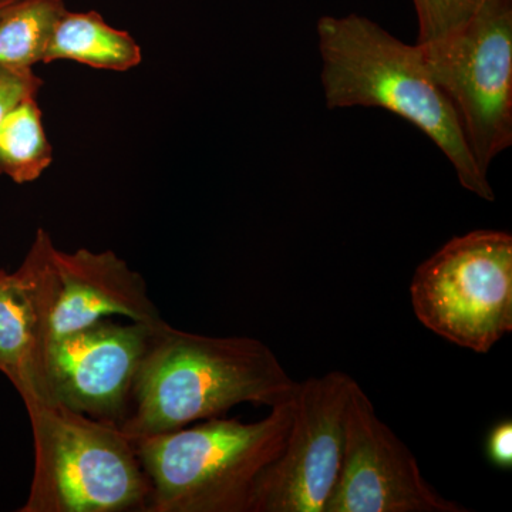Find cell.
<instances>
[{
    "mask_svg": "<svg viewBox=\"0 0 512 512\" xmlns=\"http://www.w3.org/2000/svg\"><path fill=\"white\" fill-rule=\"evenodd\" d=\"M299 382L264 342L200 335L164 322L154 328L123 429L131 439L225 416L239 404L274 409Z\"/></svg>",
    "mask_w": 512,
    "mask_h": 512,
    "instance_id": "obj_1",
    "label": "cell"
},
{
    "mask_svg": "<svg viewBox=\"0 0 512 512\" xmlns=\"http://www.w3.org/2000/svg\"><path fill=\"white\" fill-rule=\"evenodd\" d=\"M323 97L328 109L376 107L423 131L456 170L461 187L484 201L495 194L471 156L456 110L431 79L419 45H407L365 16L318 22Z\"/></svg>",
    "mask_w": 512,
    "mask_h": 512,
    "instance_id": "obj_2",
    "label": "cell"
},
{
    "mask_svg": "<svg viewBox=\"0 0 512 512\" xmlns=\"http://www.w3.org/2000/svg\"><path fill=\"white\" fill-rule=\"evenodd\" d=\"M293 400L265 419L197 421L136 440L150 484L147 512H249L259 477L284 450Z\"/></svg>",
    "mask_w": 512,
    "mask_h": 512,
    "instance_id": "obj_3",
    "label": "cell"
},
{
    "mask_svg": "<svg viewBox=\"0 0 512 512\" xmlns=\"http://www.w3.org/2000/svg\"><path fill=\"white\" fill-rule=\"evenodd\" d=\"M25 407L35 470L20 512H147L150 484L120 426L56 404Z\"/></svg>",
    "mask_w": 512,
    "mask_h": 512,
    "instance_id": "obj_4",
    "label": "cell"
},
{
    "mask_svg": "<svg viewBox=\"0 0 512 512\" xmlns=\"http://www.w3.org/2000/svg\"><path fill=\"white\" fill-rule=\"evenodd\" d=\"M410 296L424 328L485 355L512 332V237L478 229L446 242L414 272Z\"/></svg>",
    "mask_w": 512,
    "mask_h": 512,
    "instance_id": "obj_5",
    "label": "cell"
},
{
    "mask_svg": "<svg viewBox=\"0 0 512 512\" xmlns=\"http://www.w3.org/2000/svg\"><path fill=\"white\" fill-rule=\"evenodd\" d=\"M419 47L431 79L456 110L471 156L487 175L512 144V0H485L463 29Z\"/></svg>",
    "mask_w": 512,
    "mask_h": 512,
    "instance_id": "obj_6",
    "label": "cell"
},
{
    "mask_svg": "<svg viewBox=\"0 0 512 512\" xmlns=\"http://www.w3.org/2000/svg\"><path fill=\"white\" fill-rule=\"evenodd\" d=\"M158 325L103 318L40 343L19 396L123 426Z\"/></svg>",
    "mask_w": 512,
    "mask_h": 512,
    "instance_id": "obj_7",
    "label": "cell"
},
{
    "mask_svg": "<svg viewBox=\"0 0 512 512\" xmlns=\"http://www.w3.org/2000/svg\"><path fill=\"white\" fill-rule=\"evenodd\" d=\"M20 268L35 298L37 346L114 315L148 325L164 322L143 276L114 252L62 251L40 228Z\"/></svg>",
    "mask_w": 512,
    "mask_h": 512,
    "instance_id": "obj_8",
    "label": "cell"
},
{
    "mask_svg": "<svg viewBox=\"0 0 512 512\" xmlns=\"http://www.w3.org/2000/svg\"><path fill=\"white\" fill-rule=\"evenodd\" d=\"M353 382L333 370L299 383L284 450L259 477L249 512H325L342 467Z\"/></svg>",
    "mask_w": 512,
    "mask_h": 512,
    "instance_id": "obj_9",
    "label": "cell"
},
{
    "mask_svg": "<svg viewBox=\"0 0 512 512\" xmlns=\"http://www.w3.org/2000/svg\"><path fill=\"white\" fill-rule=\"evenodd\" d=\"M342 467L325 512H466L421 474L417 458L377 416L353 382L345 413Z\"/></svg>",
    "mask_w": 512,
    "mask_h": 512,
    "instance_id": "obj_10",
    "label": "cell"
},
{
    "mask_svg": "<svg viewBox=\"0 0 512 512\" xmlns=\"http://www.w3.org/2000/svg\"><path fill=\"white\" fill-rule=\"evenodd\" d=\"M69 60L94 69L127 72L143 60L130 33L113 28L97 12H66L57 20L43 63Z\"/></svg>",
    "mask_w": 512,
    "mask_h": 512,
    "instance_id": "obj_11",
    "label": "cell"
},
{
    "mask_svg": "<svg viewBox=\"0 0 512 512\" xmlns=\"http://www.w3.org/2000/svg\"><path fill=\"white\" fill-rule=\"evenodd\" d=\"M39 342V322L32 288L23 269H0V373L18 393L29 382Z\"/></svg>",
    "mask_w": 512,
    "mask_h": 512,
    "instance_id": "obj_12",
    "label": "cell"
},
{
    "mask_svg": "<svg viewBox=\"0 0 512 512\" xmlns=\"http://www.w3.org/2000/svg\"><path fill=\"white\" fill-rule=\"evenodd\" d=\"M63 0H13L0 10V67L33 69L45 60Z\"/></svg>",
    "mask_w": 512,
    "mask_h": 512,
    "instance_id": "obj_13",
    "label": "cell"
},
{
    "mask_svg": "<svg viewBox=\"0 0 512 512\" xmlns=\"http://www.w3.org/2000/svg\"><path fill=\"white\" fill-rule=\"evenodd\" d=\"M42 117L36 96L28 97L0 124V177L33 183L52 165L53 148Z\"/></svg>",
    "mask_w": 512,
    "mask_h": 512,
    "instance_id": "obj_14",
    "label": "cell"
},
{
    "mask_svg": "<svg viewBox=\"0 0 512 512\" xmlns=\"http://www.w3.org/2000/svg\"><path fill=\"white\" fill-rule=\"evenodd\" d=\"M485 0H413L419 20V45L453 36L476 16Z\"/></svg>",
    "mask_w": 512,
    "mask_h": 512,
    "instance_id": "obj_15",
    "label": "cell"
},
{
    "mask_svg": "<svg viewBox=\"0 0 512 512\" xmlns=\"http://www.w3.org/2000/svg\"><path fill=\"white\" fill-rule=\"evenodd\" d=\"M43 80L33 69H5L0 67V124L28 97H35Z\"/></svg>",
    "mask_w": 512,
    "mask_h": 512,
    "instance_id": "obj_16",
    "label": "cell"
},
{
    "mask_svg": "<svg viewBox=\"0 0 512 512\" xmlns=\"http://www.w3.org/2000/svg\"><path fill=\"white\" fill-rule=\"evenodd\" d=\"M487 457L494 467L511 471L512 468V421L505 419L495 424L487 437Z\"/></svg>",
    "mask_w": 512,
    "mask_h": 512,
    "instance_id": "obj_17",
    "label": "cell"
},
{
    "mask_svg": "<svg viewBox=\"0 0 512 512\" xmlns=\"http://www.w3.org/2000/svg\"><path fill=\"white\" fill-rule=\"evenodd\" d=\"M12 2L13 0H0V10L6 8V6L10 5Z\"/></svg>",
    "mask_w": 512,
    "mask_h": 512,
    "instance_id": "obj_18",
    "label": "cell"
}]
</instances>
